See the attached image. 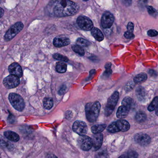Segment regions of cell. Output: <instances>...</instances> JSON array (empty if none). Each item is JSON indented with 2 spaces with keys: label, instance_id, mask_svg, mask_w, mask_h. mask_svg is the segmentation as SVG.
Returning a JSON list of instances; mask_svg holds the SVG:
<instances>
[{
  "label": "cell",
  "instance_id": "obj_1",
  "mask_svg": "<svg viewBox=\"0 0 158 158\" xmlns=\"http://www.w3.org/2000/svg\"><path fill=\"white\" fill-rule=\"evenodd\" d=\"M79 9L77 3L70 1L60 0L54 3L53 12L57 17H65L74 15L78 12Z\"/></svg>",
  "mask_w": 158,
  "mask_h": 158
},
{
  "label": "cell",
  "instance_id": "obj_2",
  "mask_svg": "<svg viewBox=\"0 0 158 158\" xmlns=\"http://www.w3.org/2000/svg\"><path fill=\"white\" fill-rule=\"evenodd\" d=\"M87 119L90 123L95 122L98 118L101 110V104L99 102H89L85 106Z\"/></svg>",
  "mask_w": 158,
  "mask_h": 158
},
{
  "label": "cell",
  "instance_id": "obj_3",
  "mask_svg": "<svg viewBox=\"0 0 158 158\" xmlns=\"http://www.w3.org/2000/svg\"><path fill=\"white\" fill-rule=\"evenodd\" d=\"M9 100L14 108L19 111H22L25 108L24 101L21 96L16 93H10Z\"/></svg>",
  "mask_w": 158,
  "mask_h": 158
},
{
  "label": "cell",
  "instance_id": "obj_4",
  "mask_svg": "<svg viewBox=\"0 0 158 158\" xmlns=\"http://www.w3.org/2000/svg\"><path fill=\"white\" fill-rule=\"evenodd\" d=\"M119 94L117 91H115L109 98L105 109V114L108 116L112 113L119 99Z\"/></svg>",
  "mask_w": 158,
  "mask_h": 158
},
{
  "label": "cell",
  "instance_id": "obj_5",
  "mask_svg": "<svg viewBox=\"0 0 158 158\" xmlns=\"http://www.w3.org/2000/svg\"><path fill=\"white\" fill-rule=\"evenodd\" d=\"M23 28V24L21 22L14 25L7 31L4 36V40L6 41H10L18 33H20Z\"/></svg>",
  "mask_w": 158,
  "mask_h": 158
},
{
  "label": "cell",
  "instance_id": "obj_6",
  "mask_svg": "<svg viewBox=\"0 0 158 158\" xmlns=\"http://www.w3.org/2000/svg\"><path fill=\"white\" fill-rule=\"evenodd\" d=\"M78 26L85 31H90L93 28V23L88 17L85 16H79L77 20Z\"/></svg>",
  "mask_w": 158,
  "mask_h": 158
},
{
  "label": "cell",
  "instance_id": "obj_7",
  "mask_svg": "<svg viewBox=\"0 0 158 158\" xmlns=\"http://www.w3.org/2000/svg\"><path fill=\"white\" fill-rule=\"evenodd\" d=\"M73 129L74 132L77 134L83 136L86 134L88 131V127L85 122L77 121L73 124Z\"/></svg>",
  "mask_w": 158,
  "mask_h": 158
},
{
  "label": "cell",
  "instance_id": "obj_8",
  "mask_svg": "<svg viewBox=\"0 0 158 158\" xmlns=\"http://www.w3.org/2000/svg\"><path fill=\"white\" fill-rule=\"evenodd\" d=\"M77 142L80 148L83 150L88 151L92 148V140L87 136H80L78 138Z\"/></svg>",
  "mask_w": 158,
  "mask_h": 158
},
{
  "label": "cell",
  "instance_id": "obj_9",
  "mask_svg": "<svg viewBox=\"0 0 158 158\" xmlns=\"http://www.w3.org/2000/svg\"><path fill=\"white\" fill-rule=\"evenodd\" d=\"M3 84L9 89L15 88L20 84V79L17 77L10 75L3 80Z\"/></svg>",
  "mask_w": 158,
  "mask_h": 158
},
{
  "label": "cell",
  "instance_id": "obj_10",
  "mask_svg": "<svg viewBox=\"0 0 158 158\" xmlns=\"http://www.w3.org/2000/svg\"><path fill=\"white\" fill-rule=\"evenodd\" d=\"M114 22L113 15L110 12H105L101 19V24L104 28H109L113 25Z\"/></svg>",
  "mask_w": 158,
  "mask_h": 158
},
{
  "label": "cell",
  "instance_id": "obj_11",
  "mask_svg": "<svg viewBox=\"0 0 158 158\" xmlns=\"http://www.w3.org/2000/svg\"><path fill=\"white\" fill-rule=\"evenodd\" d=\"M134 139L137 143L142 146H147L151 141L149 136L143 133L136 134L134 137Z\"/></svg>",
  "mask_w": 158,
  "mask_h": 158
},
{
  "label": "cell",
  "instance_id": "obj_12",
  "mask_svg": "<svg viewBox=\"0 0 158 158\" xmlns=\"http://www.w3.org/2000/svg\"><path fill=\"white\" fill-rule=\"evenodd\" d=\"M9 71L12 75L17 77L18 78L23 76V72L22 67L18 64L14 63L9 67Z\"/></svg>",
  "mask_w": 158,
  "mask_h": 158
},
{
  "label": "cell",
  "instance_id": "obj_13",
  "mask_svg": "<svg viewBox=\"0 0 158 158\" xmlns=\"http://www.w3.org/2000/svg\"><path fill=\"white\" fill-rule=\"evenodd\" d=\"M93 149L98 150L101 147L103 140V135L101 134H95L91 139Z\"/></svg>",
  "mask_w": 158,
  "mask_h": 158
},
{
  "label": "cell",
  "instance_id": "obj_14",
  "mask_svg": "<svg viewBox=\"0 0 158 158\" xmlns=\"http://www.w3.org/2000/svg\"><path fill=\"white\" fill-rule=\"evenodd\" d=\"M71 41L68 38L64 36H58L53 40V45L57 48H61L68 46L70 44Z\"/></svg>",
  "mask_w": 158,
  "mask_h": 158
},
{
  "label": "cell",
  "instance_id": "obj_15",
  "mask_svg": "<svg viewBox=\"0 0 158 158\" xmlns=\"http://www.w3.org/2000/svg\"><path fill=\"white\" fill-rule=\"evenodd\" d=\"M116 126L119 131L126 132L130 128V124L124 120H119L115 122Z\"/></svg>",
  "mask_w": 158,
  "mask_h": 158
},
{
  "label": "cell",
  "instance_id": "obj_16",
  "mask_svg": "<svg viewBox=\"0 0 158 158\" xmlns=\"http://www.w3.org/2000/svg\"><path fill=\"white\" fill-rule=\"evenodd\" d=\"M91 33L94 38L98 41H101L104 39V36L100 30L96 27H93L91 30Z\"/></svg>",
  "mask_w": 158,
  "mask_h": 158
},
{
  "label": "cell",
  "instance_id": "obj_17",
  "mask_svg": "<svg viewBox=\"0 0 158 158\" xmlns=\"http://www.w3.org/2000/svg\"><path fill=\"white\" fill-rule=\"evenodd\" d=\"M4 135L8 139L11 141H14V142H17L20 139V137H19V135L13 131H6L4 132Z\"/></svg>",
  "mask_w": 158,
  "mask_h": 158
},
{
  "label": "cell",
  "instance_id": "obj_18",
  "mask_svg": "<svg viewBox=\"0 0 158 158\" xmlns=\"http://www.w3.org/2000/svg\"><path fill=\"white\" fill-rule=\"evenodd\" d=\"M136 94L139 100L140 101H143L146 99V90L142 87L139 86L137 88Z\"/></svg>",
  "mask_w": 158,
  "mask_h": 158
},
{
  "label": "cell",
  "instance_id": "obj_19",
  "mask_svg": "<svg viewBox=\"0 0 158 158\" xmlns=\"http://www.w3.org/2000/svg\"><path fill=\"white\" fill-rule=\"evenodd\" d=\"M129 110L123 106H120L117 110L116 116L119 118H123L126 117L128 114Z\"/></svg>",
  "mask_w": 158,
  "mask_h": 158
},
{
  "label": "cell",
  "instance_id": "obj_20",
  "mask_svg": "<svg viewBox=\"0 0 158 158\" xmlns=\"http://www.w3.org/2000/svg\"><path fill=\"white\" fill-rule=\"evenodd\" d=\"M106 127V125L105 124L96 125L91 127V131L94 134H100L105 129Z\"/></svg>",
  "mask_w": 158,
  "mask_h": 158
},
{
  "label": "cell",
  "instance_id": "obj_21",
  "mask_svg": "<svg viewBox=\"0 0 158 158\" xmlns=\"http://www.w3.org/2000/svg\"><path fill=\"white\" fill-rule=\"evenodd\" d=\"M147 79V75L145 73H141L135 77L134 81L135 84H139L145 82Z\"/></svg>",
  "mask_w": 158,
  "mask_h": 158
},
{
  "label": "cell",
  "instance_id": "obj_22",
  "mask_svg": "<svg viewBox=\"0 0 158 158\" xmlns=\"http://www.w3.org/2000/svg\"><path fill=\"white\" fill-rule=\"evenodd\" d=\"M135 119L137 122L139 123H143L147 119V115L145 113L142 111H139L135 116Z\"/></svg>",
  "mask_w": 158,
  "mask_h": 158
},
{
  "label": "cell",
  "instance_id": "obj_23",
  "mask_svg": "<svg viewBox=\"0 0 158 158\" xmlns=\"http://www.w3.org/2000/svg\"><path fill=\"white\" fill-rule=\"evenodd\" d=\"M43 105L44 108L47 110L51 109L53 105V101L52 98H46L43 101Z\"/></svg>",
  "mask_w": 158,
  "mask_h": 158
},
{
  "label": "cell",
  "instance_id": "obj_24",
  "mask_svg": "<svg viewBox=\"0 0 158 158\" xmlns=\"http://www.w3.org/2000/svg\"><path fill=\"white\" fill-rule=\"evenodd\" d=\"M67 65L64 63L60 62L56 64V70L59 73H64L66 71Z\"/></svg>",
  "mask_w": 158,
  "mask_h": 158
},
{
  "label": "cell",
  "instance_id": "obj_25",
  "mask_svg": "<svg viewBox=\"0 0 158 158\" xmlns=\"http://www.w3.org/2000/svg\"><path fill=\"white\" fill-rule=\"evenodd\" d=\"M132 101L131 98L129 97H126L122 101V106L125 107L129 110L132 105Z\"/></svg>",
  "mask_w": 158,
  "mask_h": 158
},
{
  "label": "cell",
  "instance_id": "obj_26",
  "mask_svg": "<svg viewBox=\"0 0 158 158\" xmlns=\"http://www.w3.org/2000/svg\"><path fill=\"white\" fill-rule=\"evenodd\" d=\"M72 49L75 52L79 54L80 56H84L85 55V50L80 46H78L77 45H73V46H72Z\"/></svg>",
  "mask_w": 158,
  "mask_h": 158
},
{
  "label": "cell",
  "instance_id": "obj_27",
  "mask_svg": "<svg viewBox=\"0 0 158 158\" xmlns=\"http://www.w3.org/2000/svg\"><path fill=\"white\" fill-rule=\"evenodd\" d=\"M158 103V97H156L154 98V99L152 101V102L150 103L148 107V110L149 111H152L154 110L155 109L157 108Z\"/></svg>",
  "mask_w": 158,
  "mask_h": 158
},
{
  "label": "cell",
  "instance_id": "obj_28",
  "mask_svg": "<svg viewBox=\"0 0 158 158\" xmlns=\"http://www.w3.org/2000/svg\"><path fill=\"white\" fill-rule=\"evenodd\" d=\"M77 44L78 46H80V47H88L90 45V42L89 41H87L86 40L84 39L81 38H78L76 41Z\"/></svg>",
  "mask_w": 158,
  "mask_h": 158
},
{
  "label": "cell",
  "instance_id": "obj_29",
  "mask_svg": "<svg viewBox=\"0 0 158 158\" xmlns=\"http://www.w3.org/2000/svg\"><path fill=\"white\" fill-rule=\"evenodd\" d=\"M0 146L7 149L11 148L13 147L12 144H11L10 142L3 139H0Z\"/></svg>",
  "mask_w": 158,
  "mask_h": 158
},
{
  "label": "cell",
  "instance_id": "obj_30",
  "mask_svg": "<svg viewBox=\"0 0 158 158\" xmlns=\"http://www.w3.org/2000/svg\"><path fill=\"white\" fill-rule=\"evenodd\" d=\"M108 154L107 152L104 150L99 151L98 153L96 154L95 156V158H108Z\"/></svg>",
  "mask_w": 158,
  "mask_h": 158
},
{
  "label": "cell",
  "instance_id": "obj_31",
  "mask_svg": "<svg viewBox=\"0 0 158 158\" xmlns=\"http://www.w3.org/2000/svg\"><path fill=\"white\" fill-rule=\"evenodd\" d=\"M107 130L110 133H115V132H119L116 126L115 122L112 123L107 128Z\"/></svg>",
  "mask_w": 158,
  "mask_h": 158
},
{
  "label": "cell",
  "instance_id": "obj_32",
  "mask_svg": "<svg viewBox=\"0 0 158 158\" xmlns=\"http://www.w3.org/2000/svg\"><path fill=\"white\" fill-rule=\"evenodd\" d=\"M53 57L55 60L62 61L68 62L69 61V60L67 57L63 56L61 54H59V53H55L53 55Z\"/></svg>",
  "mask_w": 158,
  "mask_h": 158
},
{
  "label": "cell",
  "instance_id": "obj_33",
  "mask_svg": "<svg viewBox=\"0 0 158 158\" xmlns=\"http://www.w3.org/2000/svg\"><path fill=\"white\" fill-rule=\"evenodd\" d=\"M147 10L149 14L150 15L153 16L154 17H156L157 15V11L155 9L152 7V6H148L147 7Z\"/></svg>",
  "mask_w": 158,
  "mask_h": 158
},
{
  "label": "cell",
  "instance_id": "obj_34",
  "mask_svg": "<svg viewBox=\"0 0 158 158\" xmlns=\"http://www.w3.org/2000/svg\"><path fill=\"white\" fill-rule=\"evenodd\" d=\"M128 158H138V154L134 150H130L128 152Z\"/></svg>",
  "mask_w": 158,
  "mask_h": 158
},
{
  "label": "cell",
  "instance_id": "obj_35",
  "mask_svg": "<svg viewBox=\"0 0 158 158\" xmlns=\"http://www.w3.org/2000/svg\"><path fill=\"white\" fill-rule=\"evenodd\" d=\"M148 35L150 37H155L158 35V32L156 30L151 29L148 31Z\"/></svg>",
  "mask_w": 158,
  "mask_h": 158
},
{
  "label": "cell",
  "instance_id": "obj_36",
  "mask_svg": "<svg viewBox=\"0 0 158 158\" xmlns=\"http://www.w3.org/2000/svg\"><path fill=\"white\" fill-rule=\"evenodd\" d=\"M124 35L126 38L129 39H131L134 38L135 37V35H134L133 33L128 32V31H126V32H125Z\"/></svg>",
  "mask_w": 158,
  "mask_h": 158
},
{
  "label": "cell",
  "instance_id": "obj_37",
  "mask_svg": "<svg viewBox=\"0 0 158 158\" xmlns=\"http://www.w3.org/2000/svg\"><path fill=\"white\" fill-rule=\"evenodd\" d=\"M127 29L128 30L127 31L133 33L134 29V24H133V23H132V22L128 23L127 24Z\"/></svg>",
  "mask_w": 158,
  "mask_h": 158
},
{
  "label": "cell",
  "instance_id": "obj_38",
  "mask_svg": "<svg viewBox=\"0 0 158 158\" xmlns=\"http://www.w3.org/2000/svg\"><path fill=\"white\" fill-rule=\"evenodd\" d=\"M66 87L65 86V85H63L61 88L60 89L59 91V93L60 95H63L64 93L65 92V90H66Z\"/></svg>",
  "mask_w": 158,
  "mask_h": 158
},
{
  "label": "cell",
  "instance_id": "obj_39",
  "mask_svg": "<svg viewBox=\"0 0 158 158\" xmlns=\"http://www.w3.org/2000/svg\"><path fill=\"white\" fill-rule=\"evenodd\" d=\"M46 158H58L55 155L53 154H48Z\"/></svg>",
  "mask_w": 158,
  "mask_h": 158
},
{
  "label": "cell",
  "instance_id": "obj_40",
  "mask_svg": "<svg viewBox=\"0 0 158 158\" xmlns=\"http://www.w3.org/2000/svg\"><path fill=\"white\" fill-rule=\"evenodd\" d=\"M3 14H4V10L3 9L0 8V18L3 16Z\"/></svg>",
  "mask_w": 158,
  "mask_h": 158
},
{
  "label": "cell",
  "instance_id": "obj_41",
  "mask_svg": "<svg viewBox=\"0 0 158 158\" xmlns=\"http://www.w3.org/2000/svg\"><path fill=\"white\" fill-rule=\"evenodd\" d=\"M128 158V157H127V155H123L120 156V157H119V158Z\"/></svg>",
  "mask_w": 158,
  "mask_h": 158
}]
</instances>
